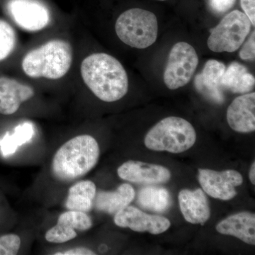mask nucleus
Here are the masks:
<instances>
[{
	"label": "nucleus",
	"mask_w": 255,
	"mask_h": 255,
	"mask_svg": "<svg viewBox=\"0 0 255 255\" xmlns=\"http://www.w3.org/2000/svg\"><path fill=\"white\" fill-rule=\"evenodd\" d=\"M81 74L89 89L104 102H117L128 90L127 72L112 55L103 53L89 55L82 61Z\"/></svg>",
	"instance_id": "f257e3e1"
},
{
	"label": "nucleus",
	"mask_w": 255,
	"mask_h": 255,
	"mask_svg": "<svg viewBox=\"0 0 255 255\" xmlns=\"http://www.w3.org/2000/svg\"><path fill=\"white\" fill-rule=\"evenodd\" d=\"M100 155V146L95 137L78 135L65 142L55 152L51 173L60 182H71L88 174L97 165Z\"/></svg>",
	"instance_id": "f03ea898"
},
{
	"label": "nucleus",
	"mask_w": 255,
	"mask_h": 255,
	"mask_svg": "<svg viewBox=\"0 0 255 255\" xmlns=\"http://www.w3.org/2000/svg\"><path fill=\"white\" fill-rule=\"evenodd\" d=\"M73 61L70 43L63 40H53L28 52L23 57L22 69L32 78L58 80L65 76Z\"/></svg>",
	"instance_id": "7ed1b4c3"
},
{
	"label": "nucleus",
	"mask_w": 255,
	"mask_h": 255,
	"mask_svg": "<svg viewBox=\"0 0 255 255\" xmlns=\"http://www.w3.org/2000/svg\"><path fill=\"white\" fill-rule=\"evenodd\" d=\"M195 129L188 121L170 117L161 120L152 128L144 140L151 150L181 153L195 144Z\"/></svg>",
	"instance_id": "20e7f679"
},
{
	"label": "nucleus",
	"mask_w": 255,
	"mask_h": 255,
	"mask_svg": "<svg viewBox=\"0 0 255 255\" xmlns=\"http://www.w3.org/2000/svg\"><path fill=\"white\" fill-rule=\"evenodd\" d=\"M119 39L132 48L144 49L156 41L158 31L157 17L147 10L134 8L124 11L116 22Z\"/></svg>",
	"instance_id": "39448f33"
},
{
	"label": "nucleus",
	"mask_w": 255,
	"mask_h": 255,
	"mask_svg": "<svg viewBox=\"0 0 255 255\" xmlns=\"http://www.w3.org/2000/svg\"><path fill=\"white\" fill-rule=\"evenodd\" d=\"M252 23L245 13L234 10L226 15L216 27L210 30L209 49L216 53H233L239 49L251 32Z\"/></svg>",
	"instance_id": "423d86ee"
},
{
	"label": "nucleus",
	"mask_w": 255,
	"mask_h": 255,
	"mask_svg": "<svg viewBox=\"0 0 255 255\" xmlns=\"http://www.w3.org/2000/svg\"><path fill=\"white\" fill-rule=\"evenodd\" d=\"M199 63L194 47L186 42L176 43L169 53L164 73V82L169 90L185 86L195 73Z\"/></svg>",
	"instance_id": "0eeeda50"
},
{
	"label": "nucleus",
	"mask_w": 255,
	"mask_h": 255,
	"mask_svg": "<svg viewBox=\"0 0 255 255\" xmlns=\"http://www.w3.org/2000/svg\"><path fill=\"white\" fill-rule=\"evenodd\" d=\"M201 187L211 197L228 201L237 195L236 188L243 182L242 174L233 169L217 172L209 169H199Z\"/></svg>",
	"instance_id": "6e6552de"
},
{
	"label": "nucleus",
	"mask_w": 255,
	"mask_h": 255,
	"mask_svg": "<svg viewBox=\"0 0 255 255\" xmlns=\"http://www.w3.org/2000/svg\"><path fill=\"white\" fill-rule=\"evenodd\" d=\"M7 9L14 22L26 31H41L49 24V10L36 0H10Z\"/></svg>",
	"instance_id": "1a4fd4ad"
},
{
	"label": "nucleus",
	"mask_w": 255,
	"mask_h": 255,
	"mask_svg": "<svg viewBox=\"0 0 255 255\" xmlns=\"http://www.w3.org/2000/svg\"><path fill=\"white\" fill-rule=\"evenodd\" d=\"M114 223L121 228H128L135 232H148L158 235L165 232L170 221L163 216L144 213L134 206H128L115 214Z\"/></svg>",
	"instance_id": "9d476101"
},
{
	"label": "nucleus",
	"mask_w": 255,
	"mask_h": 255,
	"mask_svg": "<svg viewBox=\"0 0 255 255\" xmlns=\"http://www.w3.org/2000/svg\"><path fill=\"white\" fill-rule=\"evenodd\" d=\"M117 172L124 180L140 184H162L168 182L172 176L163 166L133 160L124 162Z\"/></svg>",
	"instance_id": "9b49d317"
},
{
	"label": "nucleus",
	"mask_w": 255,
	"mask_h": 255,
	"mask_svg": "<svg viewBox=\"0 0 255 255\" xmlns=\"http://www.w3.org/2000/svg\"><path fill=\"white\" fill-rule=\"evenodd\" d=\"M226 65L216 60H209L202 73L195 78L196 90L214 103L221 105L225 101L221 81L226 72Z\"/></svg>",
	"instance_id": "f8f14e48"
},
{
	"label": "nucleus",
	"mask_w": 255,
	"mask_h": 255,
	"mask_svg": "<svg viewBox=\"0 0 255 255\" xmlns=\"http://www.w3.org/2000/svg\"><path fill=\"white\" fill-rule=\"evenodd\" d=\"M228 125L239 132L255 130V93L245 94L233 100L227 111Z\"/></svg>",
	"instance_id": "ddd939ff"
},
{
	"label": "nucleus",
	"mask_w": 255,
	"mask_h": 255,
	"mask_svg": "<svg viewBox=\"0 0 255 255\" xmlns=\"http://www.w3.org/2000/svg\"><path fill=\"white\" fill-rule=\"evenodd\" d=\"M34 96V90L28 85L12 78H0V114L11 115L16 113L21 104Z\"/></svg>",
	"instance_id": "4468645a"
},
{
	"label": "nucleus",
	"mask_w": 255,
	"mask_h": 255,
	"mask_svg": "<svg viewBox=\"0 0 255 255\" xmlns=\"http://www.w3.org/2000/svg\"><path fill=\"white\" fill-rule=\"evenodd\" d=\"M178 199L183 216L187 222L204 225L209 219L211 210L207 198L201 189H183Z\"/></svg>",
	"instance_id": "2eb2a0df"
},
{
	"label": "nucleus",
	"mask_w": 255,
	"mask_h": 255,
	"mask_svg": "<svg viewBox=\"0 0 255 255\" xmlns=\"http://www.w3.org/2000/svg\"><path fill=\"white\" fill-rule=\"evenodd\" d=\"M218 232L232 236L247 244L255 245V215L241 212L223 220L216 226Z\"/></svg>",
	"instance_id": "dca6fc26"
},
{
	"label": "nucleus",
	"mask_w": 255,
	"mask_h": 255,
	"mask_svg": "<svg viewBox=\"0 0 255 255\" xmlns=\"http://www.w3.org/2000/svg\"><path fill=\"white\" fill-rule=\"evenodd\" d=\"M135 195V190L130 184H123L116 191H101L96 194L94 204L98 211L116 214L128 206Z\"/></svg>",
	"instance_id": "f3484780"
},
{
	"label": "nucleus",
	"mask_w": 255,
	"mask_h": 255,
	"mask_svg": "<svg viewBox=\"0 0 255 255\" xmlns=\"http://www.w3.org/2000/svg\"><path fill=\"white\" fill-rule=\"evenodd\" d=\"M255 84V77L246 66L237 62L231 63L226 69L221 81L223 89L236 94H247L252 91Z\"/></svg>",
	"instance_id": "a211bd4d"
},
{
	"label": "nucleus",
	"mask_w": 255,
	"mask_h": 255,
	"mask_svg": "<svg viewBox=\"0 0 255 255\" xmlns=\"http://www.w3.org/2000/svg\"><path fill=\"white\" fill-rule=\"evenodd\" d=\"M96 194L97 188L92 181L83 180L75 183L69 189L65 206L70 211L89 212L93 207Z\"/></svg>",
	"instance_id": "6ab92c4d"
},
{
	"label": "nucleus",
	"mask_w": 255,
	"mask_h": 255,
	"mask_svg": "<svg viewBox=\"0 0 255 255\" xmlns=\"http://www.w3.org/2000/svg\"><path fill=\"white\" fill-rule=\"evenodd\" d=\"M137 201L143 209L157 213L165 212L172 204L169 191L157 187L142 188L138 193Z\"/></svg>",
	"instance_id": "aec40b11"
},
{
	"label": "nucleus",
	"mask_w": 255,
	"mask_h": 255,
	"mask_svg": "<svg viewBox=\"0 0 255 255\" xmlns=\"http://www.w3.org/2000/svg\"><path fill=\"white\" fill-rule=\"evenodd\" d=\"M33 135V127L30 123H23L15 128L12 135L6 134L0 141V148L4 156L14 153L18 146L28 142Z\"/></svg>",
	"instance_id": "412c9836"
},
{
	"label": "nucleus",
	"mask_w": 255,
	"mask_h": 255,
	"mask_svg": "<svg viewBox=\"0 0 255 255\" xmlns=\"http://www.w3.org/2000/svg\"><path fill=\"white\" fill-rule=\"evenodd\" d=\"M58 223H63L75 231H86L92 227L91 218L85 212L70 211L60 214Z\"/></svg>",
	"instance_id": "4be33fe9"
},
{
	"label": "nucleus",
	"mask_w": 255,
	"mask_h": 255,
	"mask_svg": "<svg viewBox=\"0 0 255 255\" xmlns=\"http://www.w3.org/2000/svg\"><path fill=\"white\" fill-rule=\"evenodd\" d=\"M16 43V35L14 28L4 20H0V61L11 54Z\"/></svg>",
	"instance_id": "5701e85b"
},
{
	"label": "nucleus",
	"mask_w": 255,
	"mask_h": 255,
	"mask_svg": "<svg viewBox=\"0 0 255 255\" xmlns=\"http://www.w3.org/2000/svg\"><path fill=\"white\" fill-rule=\"evenodd\" d=\"M76 231L63 223H57L55 226L50 228L45 235V238L48 243H64L77 237Z\"/></svg>",
	"instance_id": "b1692460"
},
{
	"label": "nucleus",
	"mask_w": 255,
	"mask_h": 255,
	"mask_svg": "<svg viewBox=\"0 0 255 255\" xmlns=\"http://www.w3.org/2000/svg\"><path fill=\"white\" fill-rule=\"evenodd\" d=\"M21 246L18 235L7 234L0 237V255H17Z\"/></svg>",
	"instance_id": "393cba45"
},
{
	"label": "nucleus",
	"mask_w": 255,
	"mask_h": 255,
	"mask_svg": "<svg viewBox=\"0 0 255 255\" xmlns=\"http://www.w3.org/2000/svg\"><path fill=\"white\" fill-rule=\"evenodd\" d=\"M240 57L245 60H254L255 57V33L253 31L251 37L248 38V41L243 46Z\"/></svg>",
	"instance_id": "a878e982"
},
{
	"label": "nucleus",
	"mask_w": 255,
	"mask_h": 255,
	"mask_svg": "<svg viewBox=\"0 0 255 255\" xmlns=\"http://www.w3.org/2000/svg\"><path fill=\"white\" fill-rule=\"evenodd\" d=\"M236 0H210V5L216 12L224 13L233 7Z\"/></svg>",
	"instance_id": "bb28decb"
},
{
	"label": "nucleus",
	"mask_w": 255,
	"mask_h": 255,
	"mask_svg": "<svg viewBox=\"0 0 255 255\" xmlns=\"http://www.w3.org/2000/svg\"><path fill=\"white\" fill-rule=\"evenodd\" d=\"M242 9L251 20L252 25H255V0H241Z\"/></svg>",
	"instance_id": "cd10ccee"
},
{
	"label": "nucleus",
	"mask_w": 255,
	"mask_h": 255,
	"mask_svg": "<svg viewBox=\"0 0 255 255\" xmlns=\"http://www.w3.org/2000/svg\"><path fill=\"white\" fill-rule=\"evenodd\" d=\"M54 255H94L95 252L85 247H78L72 249L54 253Z\"/></svg>",
	"instance_id": "c85d7f7f"
},
{
	"label": "nucleus",
	"mask_w": 255,
	"mask_h": 255,
	"mask_svg": "<svg viewBox=\"0 0 255 255\" xmlns=\"http://www.w3.org/2000/svg\"><path fill=\"white\" fill-rule=\"evenodd\" d=\"M250 179L253 185L255 184V162H253L252 164L251 170H250L249 174Z\"/></svg>",
	"instance_id": "c756f323"
},
{
	"label": "nucleus",
	"mask_w": 255,
	"mask_h": 255,
	"mask_svg": "<svg viewBox=\"0 0 255 255\" xmlns=\"http://www.w3.org/2000/svg\"><path fill=\"white\" fill-rule=\"evenodd\" d=\"M157 1H166V0H157Z\"/></svg>",
	"instance_id": "7c9ffc66"
}]
</instances>
